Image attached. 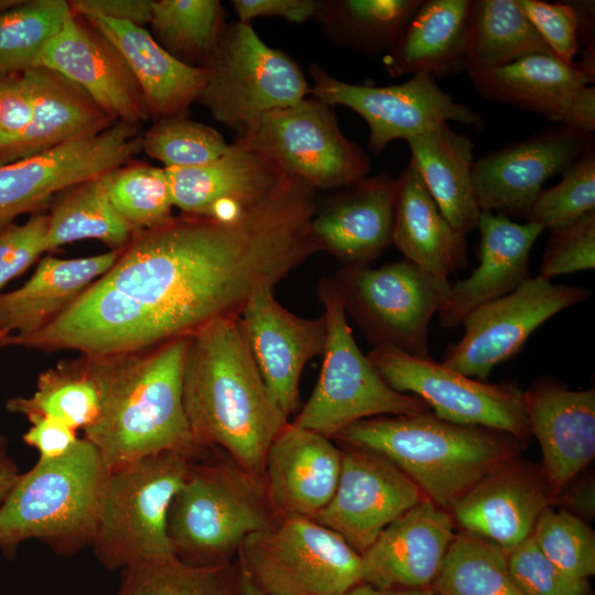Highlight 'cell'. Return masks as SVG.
<instances>
[{
  "label": "cell",
  "mask_w": 595,
  "mask_h": 595,
  "mask_svg": "<svg viewBox=\"0 0 595 595\" xmlns=\"http://www.w3.org/2000/svg\"><path fill=\"white\" fill-rule=\"evenodd\" d=\"M21 74L31 98V117L21 132L0 144V164L97 134L112 125L88 94L55 71L39 65Z\"/></svg>",
  "instance_id": "cell-28"
},
{
  "label": "cell",
  "mask_w": 595,
  "mask_h": 595,
  "mask_svg": "<svg viewBox=\"0 0 595 595\" xmlns=\"http://www.w3.org/2000/svg\"><path fill=\"white\" fill-rule=\"evenodd\" d=\"M85 20L120 53L139 85L150 117L187 113L205 84L204 67L174 57L143 26L107 18Z\"/></svg>",
  "instance_id": "cell-29"
},
{
  "label": "cell",
  "mask_w": 595,
  "mask_h": 595,
  "mask_svg": "<svg viewBox=\"0 0 595 595\" xmlns=\"http://www.w3.org/2000/svg\"><path fill=\"white\" fill-rule=\"evenodd\" d=\"M48 215L36 214L0 230V291L46 251Z\"/></svg>",
  "instance_id": "cell-50"
},
{
  "label": "cell",
  "mask_w": 595,
  "mask_h": 595,
  "mask_svg": "<svg viewBox=\"0 0 595 595\" xmlns=\"http://www.w3.org/2000/svg\"><path fill=\"white\" fill-rule=\"evenodd\" d=\"M589 295L583 286L530 278L518 289L485 303L463 320L464 335L450 345L442 364L486 381L499 364L515 357L529 336L549 318Z\"/></svg>",
  "instance_id": "cell-15"
},
{
  "label": "cell",
  "mask_w": 595,
  "mask_h": 595,
  "mask_svg": "<svg viewBox=\"0 0 595 595\" xmlns=\"http://www.w3.org/2000/svg\"><path fill=\"white\" fill-rule=\"evenodd\" d=\"M517 1L551 53L565 63H574L581 42L573 2Z\"/></svg>",
  "instance_id": "cell-49"
},
{
  "label": "cell",
  "mask_w": 595,
  "mask_h": 595,
  "mask_svg": "<svg viewBox=\"0 0 595 595\" xmlns=\"http://www.w3.org/2000/svg\"><path fill=\"white\" fill-rule=\"evenodd\" d=\"M188 336L113 356H84L98 383L100 409L85 437L107 470L165 451L202 448L183 404Z\"/></svg>",
  "instance_id": "cell-3"
},
{
  "label": "cell",
  "mask_w": 595,
  "mask_h": 595,
  "mask_svg": "<svg viewBox=\"0 0 595 595\" xmlns=\"http://www.w3.org/2000/svg\"><path fill=\"white\" fill-rule=\"evenodd\" d=\"M397 182L392 244L404 259L443 279L466 268L467 236L442 215L412 160Z\"/></svg>",
  "instance_id": "cell-32"
},
{
  "label": "cell",
  "mask_w": 595,
  "mask_h": 595,
  "mask_svg": "<svg viewBox=\"0 0 595 595\" xmlns=\"http://www.w3.org/2000/svg\"><path fill=\"white\" fill-rule=\"evenodd\" d=\"M367 357L393 390L420 398L443 420L501 431L523 443L531 436L523 391L513 381L488 383L391 347H374Z\"/></svg>",
  "instance_id": "cell-13"
},
{
  "label": "cell",
  "mask_w": 595,
  "mask_h": 595,
  "mask_svg": "<svg viewBox=\"0 0 595 595\" xmlns=\"http://www.w3.org/2000/svg\"><path fill=\"white\" fill-rule=\"evenodd\" d=\"M531 536L542 553L567 575L586 581L594 575V532L577 515L549 506L539 515Z\"/></svg>",
  "instance_id": "cell-45"
},
{
  "label": "cell",
  "mask_w": 595,
  "mask_h": 595,
  "mask_svg": "<svg viewBox=\"0 0 595 595\" xmlns=\"http://www.w3.org/2000/svg\"><path fill=\"white\" fill-rule=\"evenodd\" d=\"M202 67L206 79L196 101L237 134L263 113L295 105L311 94L295 61L267 45L249 23L240 21L225 25Z\"/></svg>",
  "instance_id": "cell-9"
},
{
  "label": "cell",
  "mask_w": 595,
  "mask_h": 595,
  "mask_svg": "<svg viewBox=\"0 0 595 595\" xmlns=\"http://www.w3.org/2000/svg\"><path fill=\"white\" fill-rule=\"evenodd\" d=\"M71 14L64 0L21 1L0 11V73L21 74L39 66L45 46Z\"/></svg>",
  "instance_id": "cell-42"
},
{
  "label": "cell",
  "mask_w": 595,
  "mask_h": 595,
  "mask_svg": "<svg viewBox=\"0 0 595 595\" xmlns=\"http://www.w3.org/2000/svg\"><path fill=\"white\" fill-rule=\"evenodd\" d=\"M485 99L539 113L561 123L575 94L594 84L578 62L565 63L552 54H531L494 68H467Z\"/></svg>",
  "instance_id": "cell-31"
},
{
  "label": "cell",
  "mask_w": 595,
  "mask_h": 595,
  "mask_svg": "<svg viewBox=\"0 0 595 595\" xmlns=\"http://www.w3.org/2000/svg\"><path fill=\"white\" fill-rule=\"evenodd\" d=\"M477 228L480 232L478 267L469 277L452 284L437 313L442 327L462 324L473 310L511 293L531 278L530 251L543 231L541 226L480 212Z\"/></svg>",
  "instance_id": "cell-27"
},
{
  "label": "cell",
  "mask_w": 595,
  "mask_h": 595,
  "mask_svg": "<svg viewBox=\"0 0 595 595\" xmlns=\"http://www.w3.org/2000/svg\"><path fill=\"white\" fill-rule=\"evenodd\" d=\"M552 500L542 468L516 457L474 486L451 513L463 531L509 552L531 536L539 515Z\"/></svg>",
  "instance_id": "cell-24"
},
{
  "label": "cell",
  "mask_w": 595,
  "mask_h": 595,
  "mask_svg": "<svg viewBox=\"0 0 595 595\" xmlns=\"http://www.w3.org/2000/svg\"><path fill=\"white\" fill-rule=\"evenodd\" d=\"M344 307L374 347L431 358L428 329L452 283L403 259L379 268L343 267L334 278Z\"/></svg>",
  "instance_id": "cell-11"
},
{
  "label": "cell",
  "mask_w": 595,
  "mask_h": 595,
  "mask_svg": "<svg viewBox=\"0 0 595 595\" xmlns=\"http://www.w3.org/2000/svg\"><path fill=\"white\" fill-rule=\"evenodd\" d=\"M8 335H10V334H8L7 332L0 329V347H1L2 342L6 339V337Z\"/></svg>",
  "instance_id": "cell-60"
},
{
  "label": "cell",
  "mask_w": 595,
  "mask_h": 595,
  "mask_svg": "<svg viewBox=\"0 0 595 595\" xmlns=\"http://www.w3.org/2000/svg\"><path fill=\"white\" fill-rule=\"evenodd\" d=\"M309 73L314 98L331 107H348L365 119L368 147L375 154L393 140H408L443 122L484 126L473 108L456 101L429 74L412 75L397 85L372 86L339 80L317 65H311Z\"/></svg>",
  "instance_id": "cell-14"
},
{
  "label": "cell",
  "mask_w": 595,
  "mask_h": 595,
  "mask_svg": "<svg viewBox=\"0 0 595 595\" xmlns=\"http://www.w3.org/2000/svg\"><path fill=\"white\" fill-rule=\"evenodd\" d=\"M164 170L173 206L183 214L214 217L231 216L257 203L286 174L262 153L237 142L207 164Z\"/></svg>",
  "instance_id": "cell-26"
},
{
  "label": "cell",
  "mask_w": 595,
  "mask_h": 595,
  "mask_svg": "<svg viewBox=\"0 0 595 595\" xmlns=\"http://www.w3.org/2000/svg\"><path fill=\"white\" fill-rule=\"evenodd\" d=\"M422 0H342L318 11L331 35L366 54L387 53Z\"/></svg>",
  "instance_id": "cell-40"
},
{
  "label": "cell",
  "mask_w": 595,
  "mask_h": 595,
  "mask_svg": "<svg viewBox=\"0 0 595 595\" xmlns=\"http://www.w3.org/2000/svg\"><path fill=\"white\" fill-rule=\"evenodd\" d=\"M431 588L436 595H523L508 551L466 531L455 533Z\"/></svg>",
  "instance_id": "cell-39"
},
{
  "label": "cell",
  "mask_w": 595,
  "mask_h": 595,
  "mask_svg": "<svg viewBox=\"0 0 595 595\" xmlns=\"http://www.w3.org/2000/svg\"><path fill=\"white\" fill-rule=\"evenodd\" d=\"M150 24L158 43L190 65L204 64L226 25L217 0L152 1Z\"/></svg>",
  "instance_id": "cell-41"
},
{
  "label": "cell",
  "mask_w": 595,
  "mask_h": 595,
  "mask_svg": "<svg viewBox=\"0 0 595 595\" xmlns=\"http://www.w3.org/2000/svg\"><path fill=\"white\" fill-rule=\"evenodd\" d=\"M569 504L580 515L592 517L594 513V485L588 483L578 487L571 494Z\"/></svg>",
  "instance_id": "cell-57"
},
{
  "label": "cell",
  "mask_w": 595,
  "mask_h": 595,
  "mask_svg": "<svg viewBox=\"0 0 595 595\" xmlns=\"http://www.w3.org/2000/svg\"><path fill=\"white\" fill-rule=\"evenodd\" d=\"M39 65L78 85L112 120L138 126L150 117L139 85L120 53L73 13L45 46Z\"/></svg>",
  "instance_id": "cell-20"
},
{
  "label": "cell",
  "mask_w": 595,
  "mask_h": 595,
  "mask_svg": "<svg viewBox=\"0 0 595 595\" xmlns=\"http://www.w3.org/2000/svg\"><path fill=\"white\" fill-rule=\"evenodd\" d=\"M239 317L271 396L288 418L295 414L302 371L325 349L323 315L304 318L291 313L275 300L273 288L268 286L251 295Z\"/></svg>",
  "instance_id": "cell-19"
},
{
  "label": "cell",
  "mask_w": 595,
  "mask_h": 595,
  "mask_svg": "<svg viewBox=\"0 0 595 595\" xmlns=\"http://www.w3.org/2000/svg\"><path fill=\"white\" fill-rule=\"evenodd\" d=\"M316 294L326 323L323 364L311 397L291 423L332 439L364 419L431 411L420 398L393 390L359 349L334 279L321 278Z\"/></svg>",
  "instance_id": "cell-8"
},
{
  "label": "cell",
  "mask_w": 595,
  "mask_h": 595,
  "mask_svg": "<svg viewBox=\"0 0 595 595\" xmlns=\"http://www.w3.org/2000/svg\"><path fill=\"white\" fill-rule=\"evenodd\" d=\"M152 0H74L72 13L83 18H107L138 26L150 23Z\"/></svg>",
  "instance_id": "cell-54"
},
{
  "label": "cell",
  "mask_w": 595,
  "mask_h": 595,
  "mask_svg": "<svg viewBox=\"0 0 595 595\" xmlns=\"http://www.w3.org/2000/svg\"><path fill=\"white\" fill-rule=\"evenodd\" d=\"M133 234L112 206L100 176L56 195L48 214L46 251L83 239H97L111 250L121 251Z\"/></svg>",
  "instance_id": "cell-36"
},
{
  "label": "cell",
  "mask_w": 595,
  "mask_h": 595,
  "mask_svg": "<svg viewBox=\"0 0 595 595\" xmlns=\"http://www.w3.org/2000/svg\"><path fill=\"white\" fill-rule=\"evenodd\" d=\"M19 475L18 466L8 453L7 440L0 433V505Z\"/></svg>",
  "instance_id": "cell-56"
},
{
  "label": "cell",
  "mask_w": 595,
  "mask_h": 595,
  "mask_svg": "<svg viewBox=\"0 0 595 595\" xmlns=\"http://www.w3.org/2000/svg\"><path fill=\"white\" fill-rule=\"evenodd\" d=\"M101 182L112 206L134 232L153 229L173 218L164 169L143 162L126 163L104 174Z\"/></svg>",
  "instance_id": "cell-43"
},
{
  "label": "cell",
  "mask_w": 595,
  "mask_h": 595,
  "mask_svg": "<svg viewBox=\"0 0 595 595\" xmlns=\"http://www.w3.org/2000/svg\"><path fill=\"white\" fill-rule=\"evenodd\" d=\"M141 150L138 126L117 121L97 134L0 164V230L61 192L128 163Z\"/></svg>",
  "instance_id": "cell-16"
},
{
  "label": "cell",
  "mask_w": 595,
  "mask_h": 595,
  "mask_svg": "<svg viewBox=\"0 0 595 595\" xmlns=\"http://www.w3.org/2000/svg\"><path fill=\"white\" fill-rule=\"evenodd\" d=\"M6 408L25 418L47 416L85 431L98 416L100 391L82 356L41 372L33 394L11 398Z\"/></svg>",
  "instance_id": "cell-37"
},
{
  "label": "cell",
  "mask_w": 595,
  "mask_h": 595,
  "mask_svg": "<svg viewBox=\"0 0 595 595\" xmlns=\"http://www.w3.org/2000/svg\"><path fill=\"white\" fill-rule=\"evenodd\" d=\"M202 448L161 452L107 473L90 545L105 569L175 555L169 509Z\"/></svg>",
  "instance_id": "cell-7"
},
{
  "label": "cell",
  "mask_w": 595,
  "mask_h": 595,
  "mask_svg": "<svg viewBox=\"0 0 595 595\" xmlns=\"http://www.w3.org/2000/svg\"><path fill=\"white\" fill-rule=\"evenodd\" d=\"M411 160L436 206L458 231L468 235L480 214L474 186V143L443 122L405 140Z\"/></svg>",
  "instance_id": "cell-34"
},
{
  "label": "cell",
  "mask_w": 595,
  "mask_h": 595,
  "mask_svg": "<svg viewBox=\"0 0 595 595\" xmlns=\"http://www.w3.org/2000/svg\"><path fill=\"white\" fill-rule=\"evenodd\" d=\"M423 498L420 488L390 461L346 446L335 493L310 519L340 536L361 555L392 521Z\"/></svg>",
  "instance_id": "cell-17"
},
{
  "label": "cell",
  "mask_w": 595,
  "mask_h": 595,
  "mask_svg": "<svg viewBox=\"0 0 595 595\" xmlns=\"http://www.w3.org/2000/svg\"><path fill=\"white\" fill-rule=\"evenodd\" d=\"M454 536L452 513L424 497L361 554V583L380 589L431 588Z\"/></svg>",
  "instance_id": "cell-22"
},
{
  "label": "cell",
  "mask_w": 595,
  "mask_h": 595,
  "mask_svg": "<svg viewBox=\"0 0 595 595\" xmlns=\"http://www.w3.org/2000/svg\"><path fill=\"white\" fill-rule=\"evenodd\" d=\"M560 126L593 134L595 130V87L583 86L573 97Z\"/></svg>",
  "instance_id": "cell-55"
},
{
  "label": "cell",
  "mask_w": 595,
  "mask_h": 595,
  "mask_svg": "<svg viewBox=\"0 0 595 595\" xmlns=\"http://www.w3.org/2000/svg\"><path fill=\"white\" fill-rule=\"evenodd\" d=\"M31 117V98L22 74L0 73V144L21 132Z\"/></svg>",
  "instance_id": "cell-51"
},
{
  "label": "cell",
  "mask_w": 595,
  "mask_h": 595,
  "mask_svg": "<svg viewBox=\"0 0 595 595\" xmlns=\"http://www.w3.org/2000/svg\"><path fill=\"white\" fill-rule=\"evenodd\" d=\"M315 190L285 174L264 197L227 217H174L133 234L99 279L138 304L158 343L238 317L317 252L310 234Z\"/></svg>",
  "instance_id": "cell-1"
},
{
  "label": "cell",
  "mask_w": 595,
  "mask_h": 595,
  "mask_svg": "<svg viewBox=\"0 0 595 595\" xmlns=\"http://www.w3.org/2000/svg\"><path fill=\"white\" fill-rule=\"evenodd\" d=\"M531 435L542 451V472L552 497L595 456V390H570L542 378L523 391Z\"/></svg>",
  "instance_id": "cell-23"
},
{
  "label": "cell",
  "mask_w": 595,
  "mask_h": 595,
  "mask_svg": "<svg viewBox=\"0 0 595 595\" xmlns=\"http://www.w3.org/2000/svg\"><path fill=\"white\" fill-rule=\"evenodd\" d=\"M244 575L264 595H345L361 583V555L305 517L280 518L239 551Z\"/></svg>",
  "instance_id": "cell-10"
},
{
  "label": "cell",
  "mask_w": 595,
  "mask_h": 595,
  "mask_svg": "<svg viewBox=\"0 0 595 595\" xmlns=\"http://www.w3.org/2000/svg\"><path fill=\"white\" fill-rule=\"evenodd\" d=\"M198 453L170 506L169 537L183 562L224 564L249 536L273 528L278 513L261 476L234 462H197Z\"/></svg>",
  "instance_id": "cell-6"
},
{
  "label": "cell",
  "mask_w": 595,
  "mask_h": 595,
  "mask_svg": "<svg viewBox=\"0 0 595 595\" xmlns=\"http://www.w3.org/2000/svg\"><path fill=\"white\" fill-rule=\"evenodd\" d=\"M470 3L472 0H422L383 55L389 75L424 73L437 79L465 71Z\"/></svg>",
  "instance_id": "cell-30"
},
{
  "label": "cell",
  "mask_w": 595,
  "mask_h": 595,
  "mask_svg": "<svg viewBox=\"0 0 595 595\" xmlns=\"http://www.w3.org/2000/svg\"><path fill=\"white\" fill-rule=\"evenodd\" d=\"M235 142L272 160L314 190L342 188L370 171V159L342 132L331 106L306 97L263 113Z\"/></svg>",
  "instance_id": "cell-12"
},
{
  "label": "cell",
  "mask_w": 595,
  "mask_h": 595,
  "mask_svg": "<svg viewBox=\"0 0 595 595\" xmlns=\"http://www.w3.org/2000/svg\"><path fill=\"white\" fill-rule=\"evenodd\" d=\"M595 210V151L589 149L562 172V180L542 188L532 204L527 223L554 230Z\"/></svg>",
  "instance_id": "cell-46"
},
{
  "label": "cell",
  "mask_w": 595,
  "mask_h": 595,
  "mask_svg": "<svg viewBox=\"0 0 595 595\" xmlns=\"http://www.w3.org/2000/svg\"><path fill=\"white\" fill-rule=\"evenodd\" d=\"M120 251L85 258H43L19 289L0 293V329L30 336L50 324L86 288L105 274Z\"/></svg>",
  "instance_id": "cell-33"
},
{
  "label": "cell",
  "mask_w": 595,
  "mask_h": 595,
  "mask_svg": "<svg viewBox=\"0 0 595 595\" xmlns=\"http://www.w3.org/2000/svg\"><path fill=\"white\" fill-rule=\"evenodd\" d=\"M116 595H246L239 564L193 565L176 555L121 570Z\"/></svg>",
  "instance_id": "cell-38"
},
{
  "label": "cell",
  "mask_w": 595,
  "mask_h": 595,
  "mask_svg": "<svg viewBox=\"0 0 595 595\" xmlns=\"http://www.w3.org/2000/svg\"><path fill=\"white\" fill-rule=\"evenodd\" d=\"M322 1L315 0H234L232 8L240 22L259 17H279L302 23L318 13Z\"/></svg>",
  "instance_id": "cell-53"
},
{
  "label": "cell",
  "mask_w": 595,
  "mask_h": 595,
  "mask_svg": "<svg viewBox=\"0 0 595 595\" xmlns=\"http://www.w3.org/2000/svg\"><path fill=\"white\" fill-rule=\"evenodd\" d=\"M345 595H436L432 588H397L380 589L368 584L360 583L348 591Z\"/></svg>",
  "instance_id": "cell-58"
},
{
  "label": "cell",
  "mask_w": 595,
  "mask_h": 595,
  "mask_svg": "<svg viewBox=\"0 0 595 595\" xmlns=\"http://www.w3.org/2000/svg\"><path fill=\"white\" fill-rule=\"evenodd\" d=\"M228 147L221 133L186 115L160 118L142 137V150L165 169L207 164Z\"/></svg>",
  "instance_id": "cell-44"
},
{
  "label": "cell",
  "mask_w": 595,
  "mask_h": 595,
  "mask_svg": "<svg viewBox=\"0 0 595 595\" xmlns=\"http://www.w3.org/2000/svg\"><path fill=\"white\" fill-rule=\"evenodd\" d=\"M183 404L197 446L221 448L257 476L289 422L260 374L239 316L215 320L188 336Z\"/></svg>",
  "instance_id": "cell-2"
},
{
  "label": "cell",
  "mask_w": 595,
  "mask_h": 595,
  "mask_svg": "<svg viewBox=\"0 0 595 595\" xmlns=\"http://www.w3.org/2000/svg\"><path fill=\"white\" fill-rule=\"evenodd\" d=\"M592 148L593 134L560 126L480 156L473 166L480 212L526 218L543 184Z\"/></svg>",
  "instance_id": "cell-18"
},
{
  "label": "cell",
  "mask_w": 595,
  "mask_h": 595,
  "mask_svg": "<svg viewBox=\"0 0 595 595\" xmlns=\"http://www.w3.org/2000/svg\"><path fill=\"white\" fill-rule=\"evenodd\" d=\"M538 53L552 54L517 0H472L466 69L499 67Z\"/></svg>",
  "instance_id": "cell-35"
},
{
  "label": "cell",
  "mask_w": 595,
  "mask_h": 595,
  "mask_svg": "<svg viewBox=\"0 0 595 595\" xmlns=\"http://www.w3.org/2000/svg\"><path fill=\"white\" fill-rule=\"evenodd\" d=\"M342 188L316 207L310 234L317 252L343 267H367L392 244L398 182L381 174Z\"/></svg>",
  "instance_id": "cell-21"
},
{
  "label": "cell",
  "mask_w": 595,
  "mask_h": 595,
  "mask_svg": "<svg viewBox=\"0 0 595 595\" xmlns=\"http://www.w3.org/2000/svg\"><path fill=\"white\" fill-rule=\"evenodd\" d=\"M107 468L86 437L63 457L41 461L20 474L0 505V550L12 558L35 539L57 555L91 545Z\"/></svg>",
  "instance_id": "cell-5"
},
{
  "label": "cell",
  "mask_w": 595,
  "mask_h": 595,
  "mask_svg": "<svg viewBox=\"0 0 595 595\" xmlns=\"http://www.w3.org/2000/svg\"><path fill=\"white\" fill-rule=\"evenodd\" d=\"M595 268V210L574 223L551 230L539 277L551 280Z\"/></svg>",
  "instance_id": "cell-48"
},
{
  "label": "cell",
  "mask_w": 595,
  "mask_h": 595,
  "mask_svg": "<svg viewBox=\"0 0 595 595\" xmlns=\"http://www.w3.org/2000/svg\"><path fill=\"white\" fill-rule=\"evenodd\" d=\"M26 419L31 425L23 434V441L37 451L41 461L65 456L79 440L77 431L61 421L41 415Z\"/></svg>",
  "instance_id": "cell-52"
},
{
  "label": "cell",
  "mask_w": 595,
  "mask_h": 595,
  "mask_svg": "<svg viewBox=\"0 0 595 595\" xmlns=\"http://www.w3.org/2000/svg\"><path fill=\"white\" fill-rule=\"evenodd\" d=\"M509 571L523 595H588L586 580H576L539 549L532 536L508 552Z\"/></svg>",
  "instance_id": "cell-47"
},
{
  "label": "cell",
  "mask_w": 595,
  "mask_h": 595,
  "mask_svg": "<svg viewBox=\"0 0 595 595\" xmlns=\"http://www.w3.org/2000/svg\"><path fill=\"white\" fill-rule=\"evenodd\" d=\"M241 576L246 595H264L244 575L242 572Z\"/></svg>",
  "instance_id": "cell-59"
},
{
  "label": "cell",
  "mask_w": 595,
  "mask_h": 595,
  "mask_svg": "<svg viewBox=\"0 0 595 595\" xmlns=\"http://www.w3.org/2000/svg\"><path fill=\"white\" fill-rule=\"evenodd\" d=\"M342 468V450L329 437L288 422L271 443L264 484L280 518H311L333 497Z\"/></svg>",
  "instance_id": "cell-25"
},
{
  "label": "cell",
  "mask_w": 595,
  "mask_h": 595,
  "mask_svg": "<svg viewBox=\"0 0 595 595\" xmlns=\"http://www.w3.org/2000/svg\"><path fill=\"white\" fill-rule=\"evenodd\" d=\"M334 439L383 456L446 510L516 458L523 443L501 431L448 422L431 411L364 419Z\"/></svg>",
  "instance_id": "cell-4"
}]
</instances>
